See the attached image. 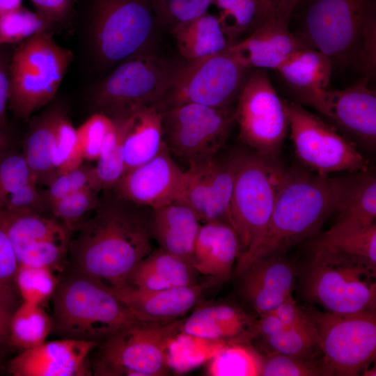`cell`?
Instances as JSON below:
<instances>
[{
    "label": "cell",
    "instance_id": "6da1fadb",
    "mask_svg": "<svg viewBox=\"0 0 376 376\" xmlns=\"http://www.w3.org/2000/svg\"><path fill=\"white\" fill-rule=\"evenodd\" d=\"M152 209L104 192L93 216L70 240L72 272L109 288L125 285L136 265L151 251Z\"/></svg>",
    "mask_w": 376,
    "mask_h": 376
},
{
    "label": "cell",
    "instance_id": "7a4b0ae2",
    "mask_svg": "<svg viewBox=\"0 0 376 376\" xmlns=\"http://www.w3.org/2000/svg\"><path fill=\"white\" fill-rule=\"evenodd\" d=\"M347 175L329 177L306 168L285 170L265 230L251 252L237 263L241 274L253 260L280 255L314 235L337 208Z\"/></svg>",
    "mask_w": 376,
    "mask_h": 376
},
{
    "label": "cell",
    "instance_id": "3957f363",
    "mask_svg": "<svg viewBox=\"0 0 376 376\" xmlns=\"http://www.w3.org/2000/svg\"><path fill=\"white\" fill-rule=\"evenodd\" d=\"M292 33L327 55L333 68L375 74V0H305Z\"/></svg>",
    "mask_w": 376,
    "mask_h": 376
},
{
    "label": "cell",
    "instance_id": "277c9868",
    "mask_svg": "<svg viewBox=\"0 0 376 376\" xmlns=\"http://www.w3.org/2000/svg\"><path fill=\"white\" fill-rule=\"evenodd\" d=\"M52 297V329L61 338L100 343L136 320L108 286L78 272L59 281Z\"/></svg>",
    "mask_w": 376,
    "mask_h": 376
},
{
    "label": "cell",
    "instance_id": "5b68a950",
    "mask_svg": "<svg viewBox=\"0 0 376 376\" xmlns=\"http://www.w3.org/2000/svg\"><path fill=\"white\" fill-rule=\"evenodd\" d=\"M234 185L229 223L240 243L236 263L253 249L270 219L284 173L276 159L265 157L248 148L231 152Z\"/></svg>",
    "mask_w": 376,
    "mask_h": 376
},
{
    "label": "cell",
    "instance_id": "8992f818",
    "mask_svg": "<svg viewBox=\"0 0 376 376\" xmlns=\"http://www.w3.org/2000/svg\"><path fill=\"white\" fill-rule=\"evenodd\" d=\"M73 60L72 52L57 44L47 31L20 42L10 56L8 107L29 120L56 95Z\"/></svg>",
    "mask_w": 376,
    "mask_h": 376
},
{
    "label": "cell",
    "instance_id": "52a82bcc",
    "mask_svg": "<svg viewBox=\"0 0 376 376\" xmlns=\"http://www.w3.org/2000/svg\"><path fill=\"white\" fill-rule=\"evenodd\" d=\"M182 319L134 320L97 345L93 373L104 376H162L169 373L170 344L180 333Z\"/></svg>",
    "mask_w": 376,
    "mask_h": 376
},
{
    "label": "cell",
    "instance_id": "ba28073f",
    "mask_svg": "<svg viewBox=\"0 0 376 376\" xmlns=\"http://www.w3.org/2000/svg\"><path fill=\"white\" fill-rule=\"evenodd\" d=\"M375 274L348 258L310 253L300 278L301 290L306 299L330 313L375 311Z\"/></svg>",
    "mask_w": 376,
    "mask_h": 376
},
{
    "label": "cell",
    "instance_id": "9c48e42d",
    "mask_svg": "<svg viewBox=\"0 0 376 376\" xmlns=\"http://www.w3.org/2000/svg\"><path fill=\"white\" fill-rule=\"evenodd\" d=\"M306 311L333 375L357 376L367 369L375 358V311L338 314L312 308Z\"/></svg>",
    "mask_w": 376,
    "mask_h": 376
},
{
    "label": "cell",
    "instance_id": "30bf717a",
    "mask_svg": "<svg viewBox=\"0 0 376 376\" xmlns=\"http://www.w3.org/2000/svg\"><path fill=\"white\" fill-rule=\"evenodd\" d=\"M234 109L196 103L165 109L164 139L171 153L188 166L218 154L235 123Z\"/></svg>",
    "mask_w": 376,
    "mask_h": 376
},
{
    "label": "cell",
    "instance_id": "8fae6325",
    "mask_svg": "<svg viewBox=\"0 0 376 376\" xmlns=\"http://www.w3.org/2000/svg\"><path fill=\"white\" fill-rule=\"evenodd\" d=\"M297 158L305 167L320 175L368 169V162L350 139L300 104L283 101Z\"/></svg>",
    "mask_w": 376,
    "mask_h": 376
},
{
    "label": "cell",
    "instance_id": "7c38bea8",
    "mask_svg": "<svg viewBox=\"0 0 376 376\" xmlns=\"http://www.w3.org/2000/svg\"><path fill=\"white\" fill-rule=\"evenodd\" d=\"M239 137L245 146L276 159L288 127L283 100L267 73L258 69L245 78L234 110Z\"/></svg>",
    "mask_w": 376,
    "mask_h": 376
},
{
    "label": "cell",
    "instance_id": "4fadbf2b",
    "mask_svg": "<svg viewBox=\"0 0 376 376\" xmlns=\"http://www.w3.org/2000/svg\"><path fill=\"white\" fill-rule=\"evenodd\" d=\"M246 70L228 49L187 61L173 70L164 103L166 107L185 103L231 107L245 79Z\"/></svg>",
    "mask_w": 376,
    "mask_h": 376
},
{
    "label": "cell",
    "instance_id": "5bb4252c",
    "mask_svg": "<svg viewBox=\"0 0 376 376\" xmlns=\"http://www.w3.org/2000/svg\"><path fill=\"white\" fill-rule=\"evenodd\" d=\"M173 70L157 58L132 56L100 85L94 104L98 111L113 116L135 107L164 102Z\"/></svg>",
    "mask_w": 376,
    "mask_h": 376
},
{
    "label": "cell",
    "instance_id": "9a60e30c",
    "mask_svg": "<svg viewBox=\"0 0 376 376\" xmlns=\"http://www.w3.org/2000/svg\"><path fill=\"white\" fill-rule=\"evenodd\" d=\"M150 0H96L92 22L97 52L107 62L136 54L153 29Z\"/></svg>",
    "mask_w": 376,
    "mask_h": 376
},
{
    "label": "cell",
    "instance_id": "2e32d148",
    "mask_svg": "<svg viewBox=\"0 0 376 376\" xmlns=\"http://www.w3.org/2000/svg\"><path fill=\"white\" fill-rule=\"evenodd\" d=\"M364 76L341 90L328 88L297 95L303 104L329 118L355 144L373 150L376 145V95Z\"/></svg>",
    "mask_w": 376,
    "mask_h": 376
},
{
    "label": "cell",
    "instance_id": "e0dca14e",
    "mask_svg": "<svg viewBox=\"0 0 376 376\" xmlns=\"http://www.w3.org/2000/svg\"><path fill=\"white\" fill-rule=\"evenodd\" d=\"M233 185L231 152L224 157L219 152L206 160L188 166L183 173L178 200L194 212L201 223L211 221L229 223Z\"/></svg>",
    "mask_w": 376,
    "mask_h": 376
},
{
    "label": "cell",
    "instance_id": "ac0fdd59",
    "mask_svg": "<svg viewBox=\"0 0 376 376\" xmlns=\"http://www.w3.org/2000/svg\"><path fill=\"white\" fill-rule=\"evenodd\" d=\"M183 173L165 146L151 159L126 171L112 190L129 201L155 209L179 199Z\"/></svg>",
    "mask_w": 376,
    "mask_h": 376
},
{
    "label": "cell",
    "instance_id": "d6986e66",
    "mask_svg": "<svg viewBox=\"0 0 376 376\" xmlns=\"http://www.w3.org/2000/svg\"><path fill=\"white\" fill-rule=\"evenodd\" d=\"M98 345L95 341L64 338L45 341L22 351L10 361L8 370L14 376L89 375L88 358Z\"/></svg>",
    "mask_w": 376,
    "mask_h": 376
},
{
    "label": "cell",
    "instance_id": "ffe728a7",
    "mask_svg": "<svg viewBox=\"0 0 376 376\" xmlns=\"http://www.w3.org/2000/svg\"><path fill=\"white\" fill-rule=\"evenodd\" d=\"M239 276L244 298L259 315L273 312L292 297L296 272L279 255L253 260Z\"/></svg>",
    "mask_w": 376,
    "mask_h": 376
},
{
    "label": "cell",
    "instance_id": "44dd1931",
    "mask_svg": "<svg viewBox=\"0 0 376 376\" xmlns=\"http://www.w3.org/2000/svg\"><path fill=\"white\" fill-rule=\"evenodd\" d=\"M165 109L164 102H160L110 116L122 130L125 173L151 159L166 146L163 130Z\"/></svg>",
    "mask_w": 376,
    "mask_h": 376
},
{
    "label": "cell",
    "instance_id": "7402d4cb",
    "mask_svg": "<svg viewBox=\"0 0 376 376\" xmlns=\"http://www.w3.org/2000/svg\"><path fill=\"white\" fill-rule=\"evenodd\" d=\"M109 288L141 321L179 319L199 303L205 290L198 283L157 290H141L127 284Z\"/></svg>",
    "mask_w": 376,
    "mask_h": 376
},
{
    "label": "cell",
    "instance_id": "603a6c76",
    "mask_svg": "<svg viewBox=\"0 0 376 376\" xmlns=\"http://www.w3.org/2000/svg\"><path fill=\"white\" fill-rule=\"evenodd\" d=\"M256 321L233 304H212L197 308L182 320L180 332L212 342L248 343L254 338Z\"/></svg>",
    "mask_w": 376,
    "mask_h": 376
},
{
    "label": "cell",
    "instance_id": "cb8c5ba5",
    "mask_svg": "<svg viewBox=\"0 0 376 376\" xmlns=\"http://www.w3.org/2000/svg\"><path fill=\"white\" fill-rule=\"evenodd\" d=\"M304 47L306 46L289 26L267 21L256 26L249 36L228 49L246 69L277 70L290 56Z\"/></svg>",
    "mask_w": 376,
    "mask_h": 376
},
{
    "label": "cell",
    "instance_id": "d4e9b609",
    "mask_svg": "<svg viewBox=\"0 0 376 376\" xmlns=\"http://www.w3.org/2000/svg\"><path fill=\"white\" fill-rule=\"evenodd\" d=\"M240 253L238 236L229 223L205 222L196 237L192 266L198 273L225 281L230 278Z\"/></svg>",
    "mask_w": 376,
    "mask_h": 376
},
{
    "label": "cell",
    "instance_id": "484cf974",
    "mask_svg": "<svg viewBox=\"0 0 376 376\" xmlns=\"http://www.w3.org/2000/svg\"><path fill=\"white\" fill-rule=\"evenodd\" d=\"M201 225L194 212L179 200L152 209V238L163 251L191 265Z\"/></svg>",
    "mask_w": 376,
    "mask_h": 376
},
{
    "label": "cell",
    "instance_id": "4316f807",
    "mask_svg": "<svg viewBox=\"0 0 376 376\" xmlns=\"http://www.w3.org/2000/svg\"><path fill=\"white\" fill-rule=\"evenodd\" d=\"M197 273L190 264L159 249L136 265L125 284L144 290L187 286L196 283Z\"/></svg>",
    "mask_w": 376,
    "mask_h": 376
},
{
    "label": "cell",
    "instance_id": "83f0119b",
    "mask_svg": "<svg viewBox=\"0 0 376 376\" xmlns=\"http://www.w3.org/2000/svg\"><path fill=\"white\" fill-rule=\"evenodd\" d=\"M334 228H362L375 223L376 177L367 169L347 175L335 211Z\"/></svg>",
    "mask_w": 376,
    "mask_h": 376
},
{
    "label": "cell",
    "instance_id": "f1b7e54d",
    "mask_svg": "<svg viewBox=\"0 0 376 376\" xmlns=\"http://www.w3.org/2000/svg\"><path fill=\"white\" fill-rule=\"evenodd\" d=\"M309 253H327L357 261L376 272V223L363 228H333L316 235Z\"/></svg>",
    "mask_w": 376,
    "mask_h": 376
},
{
    "label": "cell",
    "instance_id": "f546056e",
    "mask_svg": "<svg viewBox=\"0 0 376 376\" xmlns=\"http://www.w3.org/2000/svg\"><path fill=\"white\" fill-rule=\"evenodd\" d=\"M0 226L17 256L26 249L47 241H70V230L56 219L31 212L0 208Z\"/></svg>",
    "mask_w": 376,
    "mask_h": 376
},
{
    "label": "cell",
    "instance_id": "4dcf8cb0",
    "mask_svg": "<svg viewBox=\"0 0 376 376\" xmlns=\"http://www.w3.org/2000/svg\"><path fill=\"white\" fill-rule=\"evenodd\" d=\"M177 48L186 61H193L226 51L231 43L218 17L205 13L173 26Z\"/></svg>",
    "mask_w": 376,
    "mask_h": 376
},
{
    "label": "cell",
    "instance_id": "1f68e13d",
    "mask_svg": "<svg viewBox=\"0 0 376 376\" xmlns=\"http://www.w3.org/2000/svg\"><path fill=\"white\" fill-rule=\"evenodd\" d=\"M60 111L54 108L31 119L24 141L22 154L38 185H46L56 174L53 166V148Z\"/></svg>",
    "mask_w": 376,
    "mask_h": 376
},
{
    "label": "cell",
    "instance_id": "d6a6232c",
    "mask_svg": "<svg viewBox=\"0 0 376 376\" xmlns=\"http://www.w3.org/2000/svg\"><path fill=\"white\" fill-rule=\"evenodd\" d=\"M333 68L327 55L306 47L290 56L276 70L297 96L328 88Z\"/></svg>",
    "mask_w": 376,
    "mask_h": 376
},
{
    "label": "cell",
    "instance_id": "836d02e7",
    "mask_svg": "<svg viewBox=\"0 0 376 376\" xmlns=\"http://www.w3.org/2000/svg\"><path fill=\"white\" fill-rule=\"evenodd\" d=\"M52 328V320L41 305L22 301L10 315L8 338L22 352L45 342Z\"/></svg>",
    "mask_w": 376,
    "mask_h": 376
},
{
    "label": "cell",
    "instance_id": "e575fe53",
    "mask_svg": "<svg viewBox=\"0 0 376 376\" xmlns=\"http://www.w3.org/2000/svg\"><path fill=\"white\" fill-rule=\"evenodd\" d=\"M260 338L261 347L267 354L316 357L321 352L315 326L304 327L283 324L273 334Z\"/></svg>",
    "mask_w": 376,
    "mask_h": 376
},
{
    "label": "cell",
    "instance_id": "d590c367",
    "mask_svg": "<svg viewBox=\"0 0 376 376\" xmlns=\"http://www.w3.org/2000/svg\"><path fill=\"white\" fill-rule=\"evenodd\" d=\"M263 359L247 343H231L214 355L207 366L212 376L260 375Z\"/></svg>",
    "mask_w": 376,
    "mask_h": 376
},
{
    "label": "cell",
    "instance_id": "8d00e7d4",
    "mask_svg": "<svg viewBox=\"0 0 376 376\" xmlns=\"http://www.w3.org/2000/svg\"><path fill=\"white\" fill-rule=\"evenodd\" d=\"M219 20L231 45L261 20L262 0H214Z\"/></svg>",
    "mask_w": 376,
    "mask_h": 376
},
{
    "label": "cell",
    "instance_id": "74e56055",
    "mask_svg": "<svg viewBox=\"0 0 376 376\" xmlns=\"http://www.w3.org/2000/svg\"><path fill=\"white\" fill-rule=\"evenodd\" d=\"M113 120L115 126L107 136L94 166L99 190L104 192L112 190L125 173L122 130Z\"/></svg>",
    "mask_w": 376,
    "mask_h": 376
},
{
    "label": "cell",
    "instance_id": "f35d334b",
    "mask_svg": "<svg viewBox=\"0 0 376 376\" xmlns=\"http://www.w3.org/2000/svg\"><path fill=\"white\" fill-rule=\"evenodd\" d=\"M59 283L55 272L45 267L19 265L15 285L23 301L41 305L51 297Z\"/></svg>",
    "mask_w": 376,
    "mask_h": 376
},
{
    "label": "cell",
    "instance_id": "ab89813d",
    "mask_svg": "<svg viewBox=\"0 0 376 376\" xmlns=\"http://www.w3.org/2000/svg\"><path fill=\"white\" fill-rule=\"evenodd\" d=\"M52 26L37 12L21 6L0 15V45L21 42Z\"/></svg>",
    "mask_w": 376,
    "mask_h": 376
},
{
    "label": "cell",
    "instance_id": "60d3db41",
    "mask_svg": "<svg viewBox=\"0 0 376 376\" xmlns=\"http://www.w3.org/2000/svg\"><path fill=\"white\" fill-rule=\"evenodd\" d=\"M84 160L77 129L61 109L55 126L53 166L56 173L76 169Z\"/></svg>",
    "mask_w": 376,
    "mask_h": 376
},
{
    "label": "cell",
    "instance_id": "b9f144b4",
    "mask_svg": "<svg viewBox=\"0 0 376 376\" xmlns=\"http://www.w3.org/2000/svg\"><path fill=\"white\" fill-rule=\"evenodd\" d=\"M40 191L46 208L56 201L74 192L85 189H93L100 192L94 166L81 164L79 167L57 173Z\"/></svg>",
    "mask_w": 376,
    "mask_h": 376
},
{
    "label": "cell",
    "instance_id": "7bdbcfd3",
    "mask_svg": "<svg viewBox=\"0 0 376 376\" xmlns=\"http://www.w3.org/2000/svg\"><path fill=\"white\" fill-rule=\"evenodd\" d=\"M263 359V376H324L333 375L323 357H302L280 354H267Z\"/></svg>",
    "mask_w": 376,
    "mask_h": 376
},
{
    "label": "cell",
    "instance_id": "ee69618b",
    "mask_svg": "<svg viewBox=\"0 0 376 376\" xmlns=\"http://www.w3.org/2000/svg\"><path fill=\"white\" fill-rule=\"evenodd\" d=\"M98 193L93 189L79 190L54 202L49 211L70 231L77 229L85 216L97 207Z\"/></svg>",
    "mask_w": 376,
    "mask_h": 376
},
{
    "label": "cell",
    "instance_id": "f6af8a7d",
    "mask_svg": "<svg viewBox=\"0 0 376 376\" xmlns=\"http://www.w3.org/2000/svg\"><path fill=\"white\" fill-rule=\"evenodd\" d=\"M18 267L11 242L0 226V306L10 314L17 303L15 276Z\"/></svg>",
    "mask_w": 376,
    "mask_h": 376
},
{
    "label": "cell",
    "instance_id": "bcb514c9",
    "mask_svg": "<svg viewBox=\"0 0 376 376\" xmlns=\"http://www.w3.org/2000/svg\"><path fill=\"white\" fill-rule=\"evenodd\" d=\"M114 126L115 122L111 117L97 111L77 128L84 159L97 160L104 141Z\"/></svg>",
    "mask_w": 376,
    "mask_h": 376
},
{
    "label": "cell",
    "instance_id": "7dc6e473",
    "mask_svg": "<svg viewBox=\"0 0 376 376\" xmlns=\"http://www.w3.org/2000/svg\"><path fill=\"white\" fill-rule=\"evenodd\" d=\"M31 180L35 179L23 154L8 149L0 155V205L10 194Z\"/></svg>",
    "mask_w": 376,
    "mask_h": 376
},
{
    "label": "cell",
    "instance_id": "c3c4849f",
    "mask_svg": "<svg viewBox=\"0 0 376 376\" xmlns=\"http://www.w3.org/2000/svg\"><path fill=\"white\" fill-rule=\"evenodd\" d=\"M214 0H153L152 8L159 17L173 26L207 13Z\"/></svg>",
    "mask_w": 376,
    "mask_h": 376
},
{
    "label": "cell",
    "instance_id": "681fc988",
    "mask_svg": "<svg viewBox=\"0 0 376 376\" xmlns=\"http://www.w3.org/2000/svg\"><path fill=\"white\" fill-rule=\"evenodd\" d=\"M0 208L17 212L43 214L47 211L40 191L35 180H31L10 194Z\"/></svg>",
    "mask_w": 376,
    "mask_h": 376
},
{
    "label": "cell",
    "instance_id": "f907efd6",
    "mask_svg": "<svg viewBox=\"0 0 376 376\" xmlns=\"http://www.w3.org/2000/svg\"><path fill=\"white\" fill-rule=\"evenodd\" d=\"M301 1L262 0V15L260 24L271 21L289 26L292 16Z\"/></svg>",
    "mask_w": 376,
    "mask_h": 376
},
{
    "label": "cell",
    "instance_id": "816d5d0a",
    "mask_svg": "<svg viewBox=\"0 0 376 376\" xmlns=\"http://www.w3.org/2000/svg\"><path fill=\"white\" fill-rule=\"evenodd\" d=\"M38 14L53 26L64 22L70 16L74 0H31Z\"/></svg>",
    "mask_w": 376,
    "mask_h": 376
},
{
    "label": "cell",
    "instance_id": "f5cc1de1",
    "mask_svg": "<svg viewBox=\"0 0 376 376\" xmlns=\"http://www.w3.org/2000/svg\"><path fill=\"white\" fill-rule=\"evenodd\" d=\"M272 313L285 324L304 327L314 326L306 309H302L297 306L292 297L280 305Z\"/></svg>",
    "mask_w": 376,
    "mask_h": 376
},
{
    "label": "cell",
    "instance_id": "db71d44e",
    "mask_svg": "<svg viewBox=\"0 0 376 376\" xmlns=\"http://www.w3.org/2000/svg\"><path fill=\"white\" fill-rule=\"evenodd\" d=\"M10 57L3 45H0V123L6 124V109L10 93L9 63Z\"/></svg>",
    "mask_w": 376,
    "mask_h": 376
},
{
    "label": "cell",
    "instance_id": "11a10c76",
    "mask_svg": "<svg viewBox=\"0 0 376 376\" xmlns=\"http://www.w3.org/2000/svg\"><path fill=\"white\" fill-rule=\"evenodd\" d=\"M10 315L11 314L0 306V344L8 338Z\"/></svg>",
    "mask_w": 376,
    "mask_h": 376
},
{
    "label": "cell",
    "instance_id": "9f6ffc18",
    "mask_svg": "<svg viewBox=\"0 0 376 376\" xmlns=\"http://www.w3.org/2000/svg\"><path fill=\"white\" fill-rule=\"evenodd\" d=\"M10 142V136L8 124L0 123V155L8 150Z\"/></svg>",
    "mask_w": 376,
    "mask_h": 376
},
{
    "label": "cell",
    "instance_id": "6f0895ef",
    "mask_svg": "<svg viewBox=\"0 0 376 376\" xmlns=\"http://www.w3.org/2000/svg\"><path fill=\"white\" fill-rule=\"evenodd\" d=\"M22 0H0V15L21 6Z\"/></svg>",
    "mask_w": 376,
    "mask_h": 376
}]
</instances>
